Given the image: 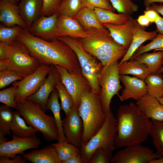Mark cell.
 <instances>
[{
    "mask_svg": "<svg viewBox=\"0 0 163 163\" xmlns=\"http://www.w3.org/2000/svg\"><path fill=\"white\" fill-rule=\"evenodd\" d=\"M17 39L27 46L40 64L59 65L70 73L81 67L75 52L68 44L57 38L45 40L32 35L28 29H23Z\"/></svg>",
    "mask_w": 163,
    "mask_h": 163,
    "instance_id": "obj_1",
    "label": "cell"
},
{
    "mask_svg": "<svg viewBox=\"0 0 163 163\" xmlns=\"http://www.w3.org/2000/svg\"><path fill=\"white\" fill-rule=\"evenodd\" d=\"M116 148L141 144L150 135L151 121L136 104L120 106L117 110Z\"/></svg>",
    "mask_w": 163,
    "mask_h": 163,
    "instance_id": "obj_2",
    "label": "cell"
},
{
    "mask_svg": "<svg viewBox=\"0 0 163 163\" xmlns=\"http://www.w3.org/2000/svg\"><path fill=\"white\" fill-rule=\"evenodd\" d=\"M87 35L79 39L84 49L97 59L103 66L122 59L128 49L117 43L106 28H91L87 31Z\"/></svg>",
    "mask_w": 163,
    "mask_h": 163,
    "instance_id": "obj_3",
    "label": "cell"
},
{
    "mask_svg": "<svg viewBox=\"0 0 163 163\" xmlns=\"http://www.w3.org/2000/svg\"><path fill=\"white\" fill-rule=\"evenodd\" d=\"M78 110L84 126L81 144H85L102 126L107 114L103 111L99 95L91 89L82 93Z\"/></svg>",
    "mask_w": 163,
    "mask_h": 163,
    "instance_id": "obj_4",
    "label": "cell"
},
{
    "mask_svg": "<svg viewBox=\"0 0 163 163\" xmlns=\"http://www.w3.org/2000/svg\"><path fill=\"white\" fill-rule=\"evenodd\" d=\"M17 109L27 123L36 129L46 141L59 140V131L54 117L45 114L36 103L27 99L16 101Z\"/></svg>",
    "mask_w": 163,
    "mask_h": 163,
    "instance_id": "obj_5",
    "label": "cell"
},
{
    "mask_svg": "<svg viewBox=\"0 0 163 163\" xmlns=\"http://www.w3.org/2000/svg\"><path fill=\"white\" fill-rule=\"evenodd\" d=\"M8 46L9 57L7 60L0 61V71H11L24 78L34 73L40 65L27 46L17 39Z\"/></svg>",
    "mask_w": 163,
    "mask_h": 163,
    "instance_id": "obj_6",
    "label": "cell"
},
{
    "mask_svg": "<svg viewBox=\"0 0 163 163\" xmlns=\"http://www.w3.org/2000/svg\"><path fill=\"white\" fill-rule=\"evenodd\" d=\"M68 44L76 53L83 75L89 83L92 91L99 95V79L103 66L96 57L85 51L79 39L68 37L57 38Z\"/></svg>",
    "mask_w": 163,
    "mask_h": 163,
    "instance_id": "obj_7",
    "label": "cell"
},
{
    "mask_svg": "<svg viewBox=\"0 0 163 163\" xmlns=\"http://www.w3.org/2000/svg\"><path fill=\"white\" fill-rule=\"evenodd\" d=\"M116 122L117 119L110 110L107 113L105 122L99 131L86 144H81L80 149L83 163H88L94 152L99 148L112 152L115 149Z\"/></svg>",
    "mask_w": 163,
    "mask_h": 163,
    "instance_id": "obj_8",
    "label": "cell"
},
{
    "mask_svg": "<svg viewBox=\"0 0 163 163\" xmlns=\"http://www.w3.org/2000/svg\"><path fill=\"white\" fill-rule=\"evenodd\" d=\"M119 62H115L103 66L99 79L101 91L99 95L103 112L106 114L110 110V105L113 97L123 87L120 84Z\"/></svg>",
    "mask_w": 163,
    "mask_h": 163,
    "instance_id": "obj_9",
    "label": "cell"
},
{
    "mask_svg": "<svg viewBox=\"0 0 163 163\" xmlns=\"http://www.w3.org/2000/svg\"><path fill=\"white\" fill-rule=\"evenodd\" d=\"M54 66L59 73L60 80L72 96L74 106L78 109L82 92L85 90L91 89L89 83L83 75L81 68L70 73L62 66Z\"/></svg>",
    "mask_w": 163,
    "mask_h": 163,
    "instance_id": "obj_10",
    "label": "cell"
},
{
    "mask_svg": "<svg viewBox=\"0 0 163 163\" xmlns=\"http://www.w3.org/2000/svg\"><path fill=\"white\" fill-rule=\"evenodd\" d=\"M50 69V65L40 64L32 74L12 83V86L18 87L15 95L16 101L26 99L34 94L46 80Z\"/></svg>",
    "mask_w": 163,
    "mask_h": 163,
    "instance_id": "obj_11",
    "label": "cell"
},
{
    "mask_svg": "<svg viewBox=\"0 0 163 163\" xmlns=\"http://www.w3.org/2000/svg\"><path fill=\"white\" fill-rule=\"evenodd\" d=\"M162 157L149 148L141 144L129 145L118 152L111 163H149L152 160Z\"/></svg>",
    "mask_w": 163,
    "mask_h": 163,
    "instance_id": "obj_12",
    "label": "cell"
},
{
    "mask_svg": "<svg viewBox=\"0 0 163 163\" xmlns=\"http://www.w3.org/2000/svg\"><path fill=\"white\" fill-rule=\"evenodd\" d=\"M63 132L66 141L80 148L84 130L82 120L74 105L66 118L62 120Z\"/></svg>",
    "mask_w": 163,
    "mask_h": 163,
    "instance_id": "obj_13",
    "label": "cell"
},
{
    "mask_svg": "<svg viewBox=\"0 0 163 163\" xmlns=\"http://www.w3.org/2000/svg\"><path fill=\"white\" fill-rule=\"evenodd\" d=\"M11 141L0 142V156L13 158L19 154L23 155L27 150L38 148L41 141L36 136L24 138L13 135Z\"/></svg>",
    "mask_w": 163,
    "mask_h": 163,
    "instance_id": "obj_14",
    "label": "cell"
},
{
    "mask_svg": "<svg viewBox=\"0 0 163 163\" xmlns=\"http://www.w3.org/2000/svg\"><path fill=\"white\" fill-rule=\"evenodd\" d=\"M50 66V70L44 83L34 94L26 98L36 103L45 112L48 99L52 91L56 88L60 78L54 66Z\"/></svg>",
    "mask_w": 163,
    "mask_h": 163,
    "instance_id": "obj_15",
    "label": "cell"
},
{
    "mask_svg": "<svg viewBox=\"0 0 163 163\" xmlns=\"http://www.w3.org/2000/svg\"><path fill=\"white\" fill-rule=\"evenodd\" d=\"M120 78L124 88L119 96L121 101L130 98L137 101L147 93L144 80L124 75H120Z\"/></svg>",
    "mask_w": 163,
    "mask_h": 163,
    "instance_id": "obj_16",
    "label": "cell"
},
{
    "mask_svg": "<svg viewBox=\"0 0 163 163\" xmlns=\"http://www.w3.org/2000/svg\"><path fill=\"white\" fill-rule=\"evenodd\" d=\"M86 35V31L75 18L58 14L54 38L68 37L82 39Z\"/></svg>",
    "mask_w": 163,
    "mask_h": 163,
    "instance_id": "obj_17",
    "label": "cell"
},
{
    "mask_svg": "<svg viewBox=\"0 0 163 163\" xmlns=\"http://www.w3.org/2000/svg\"><path fill=\"white\" fill-rule=\"evenodd\" d=\"M58 16L57 13L49 16H40L28 30L35 36L50 41L55 38Z\"/></svg>",
    "mask_w": 163,
    "mask_h": 163,
    "instance_id": "obj_18",
    "label": "cell"
},
{
    "mask_svg": "<svg viewBox=\"0 0 163 163\" xmlns=\"http://www.w3.org/2000/svg\"><path fill=\"white\" fill-rule=\"evenodd\" d=\"M135 20L131 17L122 25H102L108 29L110 35L117 43L128 49L133 37Z\"/></svg>",
    "mask_w": 163,
    "mask_h": 163,
    "instance_id": "obj_19",
    "label": "cell"
},
{
    "mask_svg": "<svg viewBox=\"0 0 163 163\" xmlns=\"http://www.w3.org/2000/svg\"><path fill=\"white\" fill-rule=\"evenodd\" d=\"M0 21L7 27L18 25L24 29L28 28L20 14L18 6L6 0H0Z\"/></svg>",
    "mask_w": 163,
    "mask_h": 163,
    "instance_id": "obj_20",
    "label": "cell"
},
{
    "mask_svg": "<svg viewBox=\"0 0 163 163\" xmlns=\"http://www.w3.org/2000/svg\"><path fill=\"white\" fill-rule=\"evenodd\" d=\"M156 31H147L145 27L140 25L136 20L133 39L126 54L119 62V66L123 62L130 59L137 49L145 42L152 40L158 34Z\"/></svg>",
    "mask_w": 163,
    "mask_h": 163,
    "instance_id": "obj_21",
    "label": "cell"
},
{
    "mask_svg": "<svg viewBox=\"0 0 163 163\" xmlns=\"http://www.w3.org/2000/svg\"><path fill=\"white\" fill-rule=\"evenodd\" d=\"M136 104L149 119L163 120V106L156 98L147 93L137 101Z\"/></svg>",
    "mask_w": 163,
    "mask_h": 163,
    "instance_id": "obj_22",
    "label": "cell"
},
{
    "mask_svg": "<svg viewBox=\"0 0 163 163\" xmlns=\"http://www.w3.org/2000/svg\"><path fill=\"white\" fill-rule=\"evenodd\" d=\"M22 155L27 161L33 163H62L52 144L24 153Z\"/></svg>",
    "mask_w": 163,
    "mask_h": 163,
    "instance_id": "obj_23",
    "label": "cell"
},
{
    "mask_svg": "<svg viewBox=\"0 0 163 163\" xmlns=\"http://www.w3.org/2000/svg\"><path fill=\"white\" fill-rule=\"evenodd\" d=\"M19 1L18 6L20 14L29 28L40 16L42 0H20Z\"/></svg>",
    "mask_w": 163,
    "mask_h": 163,
    "instance_id": "obj_24",
    "label": "cell"
},
{
    "mask_svg": "<svg viewBox=\"0 0 163 163\" xmlns=\"http://www.w3.org/2000/svg\"><path fill=\"white\" fill-rule=\"evenodd\" d=\"M19 111H13V116L11 126V130L13 135L24 138L36 136L38 131L31 126H28L21 117Z\"/></svg>",
    "mask_w": 163,
    "mask_h": 163,
    "instance_id": "obj_25",
    "label": "cell"
},
{
    "mask_svg": "<svg viewBox=\"0 0 163 163\" xmlns=\"http://www.w3.org/2000/svg\"><path fill=\"white\" fill-rule=\"evenodd\" d=\"M119 72L120 75H131L144 80L150 74L144 64L135 59L122 63L119 66Z\"/></svg>",
    "mask_w": 163,
    "mask_h": 163,
    "instance_id": "obj_26",
    "label": "cell"
},
{
    "mask_svg": "<svg viewBox=\"0 0 163 163\" xmlns=\"http://www.w3.org/2000/svg\"><path fill=\"white\" fill-rule=\"evenodd\" d=\"M144 64L150 73H157L163 66V50L143 53L133 59Z\"/></svg>",
    "mask_w": 163,
    "mask_h": 163,
    "instance_id": "obj_27",
    "label": "cell"
},
{
    "mask_svg": "<svg viewBox=\"0 0 163 163\" xmlns=\"http://www.w3.org/2000/svg\"><path fill=\"white\" fill-rule=\"evenodd\" d=\"M59 98L58 92L55 88L51 92L47 101L46 110H50L52 112L58 128L59 140L58 141H66L64 134L62 126V120L60 117L61 106L59 102Z\"/></svg>",
    "mask_w": 163,
    "mask_h": 163,
    "instance_id": "obj_28",
    "label": "cell"
},
{
    "mask_svg": "<svg viewBox=\"0 0 163 163\" xmlns=\"http://www.w3.org/2000/svg\"><path fill=\"white\" fill-rule=\"evenodd\" d=\"M73 18L86 31L93 28L100 29L105 28L99 22L94 10L85 7H82Z\"/></svg>",
    "mask_w": 163,
    "mask_h": 163,
    "instance_id": "obj_29",
    "label": "cell"
},
{
    "mask_svg": "<svg viewBox=\"0 0 163 163\" xmlns=\"http://www.w3.org/2000/svg\"><path fill=\"white\" fill-rule=\"evenodd\" d=\"M99 22L102 24H109L121 25L126 23L131 16L122 13L117 14L107 10L95 8L94 9Z\"/></svg>",
    "mask_w": 163,
    "mask_h": 163,
    "instance_id": "obj_30",
    "label": "cell"
},
{
    "mask_svg": "<svg viewBox=\"0 0 163 163\" xmlns=\"http://www.w3.org/2000/svg\"><path fill=\"white\" fill-rule=\"evenodd\" d=\"M144 81L148 94L157 99L163 96V76L161 73H150Z\"/></svg>",
    "mask_w": 163,
    "mask_h": 163,
    "instance_id": "obj_31",
    "label": "cell"
},
{
    "mask_svg": "<svg viewBox=\"0 0 163 163\" xmlns=\"http://www.w3.org/2000/svg\"><path fill=\"white\" fill-rule=\"evenodd\" d=\"M150 135L158 154L163 157V120H151Z\"/></svg>",
    "mask_w": 163,
    "mask_h": 163,
    "instance_id": "obj_32",
    "label": "cell"
},
{
    "mask_svg": "<svg viewBox=\"0 0 163 163\" xmlns=\"http://www.w3.org/2000/svg\"><path fill=\"white\" fill-rule=\"evenodd\" d=\"M52 145L55 149L62 163L81 153L80 148L66 141H58L57 143Z\"/></svg>",
    "mask_w": 163,
    "mask_h": 163,
    "instance_id": "obj_33",
    "label": "cell"
},
{
    "mask_svg": "<svg viewBox=\"0 0 163 163\" xmlns=\"http://www.w3.org/2000/svg\"><path fill=\"white\" fill-rule=\"evenodd\" d=\"M61 102V108L66 115L68 114L74 105L73 99L60 80H58L56 87Z\"/></svg>",
    "mask_w": 163,
    "mask_h": 163,
    "instance_id": "obj_34",
    "label": "cell"
},
{
    "mask_svg": "<svg viewBox=\"0 0 163 163\" xmlns=\"http://www.w3.org/2000/svg\"><path fill=\"white\" fill-rule=\"evenodd\" d=\"M10 108L4 104L0 106V133L4 136L11 135L13 111Z\"/></svg>",
    "mask_w": 163,
    "mask_h": 163,
    "instance_id": "obj_35",
    "label": "cell"
},
{
    "mask_svg": "<svg viewBox=\"0 0 163 163\" xmlns=\"http://www.w3.org/2000/svg\"><path fill=\"white\" fill-rule=\"evenodd\" d=\"M83 7L81 0H62L56 13L74 18Z\"/></svg>",
    "mask_w": 163,
    "mask_h": 163,
    "instance_id": "obj_36",
    "label": "cell"
},
{
    "mask_svg": "<svg viewBox=\"0 0 163 163\" xmlns=\"http://www.w3.org/2000/svg\"><path fill=\"white\" fill-rule=\"evenodd\" d=\"M112 6L119 13L131 16L138 11V6L132 0H109Z\"/></svg>",
    "mask_w": 163,
    "mask_h": 163,
    "instance_id": "obj_37",
    "label": "cell"
},
{
    "mask_svg": "<svg viewBox=\"0 0 163 163\" xmlns=\"http://www.w3.org/2000/svg\"><path fill=\"white\" fill-rule=\"evenodd\" d=\"M23 28L16 25L7 27L0 24V41L7 44L12 43L17 38Z\"/></svg>",
    "mask_w": 163,
    "mask_h": 163,
    "instance_id": "obj_38",
    "label": "cell"
},
{
    "mask_svg": "<svg viewBox=\"0 0 163 163\" xmlns=\"http://www.w3.org/2000/svg\"><path fill=\"white\" fill-rule=\"evenodd\" d=\"M155 50L154 51L163 50V35L158 34L149 43L145 45H142L132 55L129 60H133L136 56L143 53Z\"/></svg>",
    "mask_w": 163,
    "mask_h": 163,
    "instance_id": "obj_39",
    "label": "cell"
},
{
    "mask_svg": "<svg viewBox=\"0 0 163 163\" xmlns=\"http://www.w3.org/2000/svg\"><path fill=\"white\" fill-rule=\"evenodd\" d=\"M17 87L12 86L0 91V102L10 108L17 110V105L15 95Z\"/></svg>",
    "mask_w": 163,
    "mask_h": 163,
    "instance_id": "obj_40",
    "label": "cell"
},
{
    "mask_svg": "<svg viewBox=\"0 0 163 163\" xmlns=\"http://www.w3.org/2000/svg\"><path fill=\"white\" fill-rule=\"evenodd\" d=\"M112 151L104 148H99L94 151L88 163H111Z\"/></svg>",
    "mask_w": 163,
    "mask_h": 163,
    "instance_id": "obj_41",
    "label": "cell"
},
{
    "mask_svg": "<svg viewBox=\"0 0 163 163\" xmlns=\"http://www.w3.org/2000/svg\"><path fill=\"white\" fill-rule=\"evenodd\" d=\"M24 78L16 73L7 70L0 71V89H3L11 83Z\"/></svg>",
    "mask_w": 163,
    "mask_h": 163,
    "instance_id": "obj_42",
    "label": "cell"
},
{
    "mask_svg": "<svg viewBox=\"0 0 163 163\" xmlns=\"http://www.w3.org/2000/svg\"><path fill=\"white\" fill-rule=\"evenodd\" d=\"M83 7L94 10L99 8L115 12L116 10L112 6L109 0H81Z\"/></svg>",
    "mask_w": 163,
    "mask_h": 163,
    "instance_id": "obj_43",
    "label": "cell"
},
{
    "mask_svg": "<svg viewBox=\"0 0 163 163\" xmlns=\"http://www.w3.org/2000/svg\"><path fill=\"white\" fill-rule=\"evenodd\" d=\"M62 0H42L40 16H49L57 12Z\"/></svg>",
    "mask_w": 163,
    "mask_h": 163,
    "instance_id": "obj_44",
    "label": "cell"
},
{
    "mask_svg": "<svg viewBox=\"0 0 163 163\" xmlns=\"http://www.w3.org/2000/svg\"><path fill=\"white\" fill-rule=\"evenodd\" d=\"M26 161L20 154L13 158L0 156V163H24Z\"/></svg>",
    "mask_w": 163,
    "mask_h": 163,
    "instance_id": "obj_45",
    "label": "cell"
},
{
    "mask_svg": "<svg viewBox=\"0 0 163 163\" xmlns=\"http://www.w3.org/2000/svg\"><path fill=\"white\" fill-rule=\"evenodd\" d=\"M144 14L148 18L150 23H155L159 15L150 6L145 7V10L144 11Z\"/></svg>",
    "mask_w": 163,
    "mask_h": 163,
    "instance_id": "obj_46",
    "label": "cell"
},
{
    "mask_svg": "<svg viewBox=\"0 0 163 163\" xmlns=\"http://www.w3.org/2000/svg\"><path fill=\"white\" fill-rule=\"evenodd\" d=\"M9 56L8 44L0 42V61L8 59Z\"/></svg>",
    "mask_w": 163,
    "mask_h": 163,
    "instance_id": "obj_47",
    "label": "cell"
},
{
    "mask_svg": "<svg viewBox=\"0 0 163 163\" xmlns=\"http://www.w3.org/2000/svg\"><path fill=\"white\" fill-rule=\"evenodd\" d=\"M155 23L156 27V31L158 34L163 35V18L159 15Z\"/></svg>",
    "mask_w": 163,
    "mask_h": 163,
    "instance_id": "obj_48",
    "label": "cell"
},
{
    "mask_svg": "<svg viewBox=\"0 0 163 163\" xmlns=\"http://www.w3.org/2000/svg\"><path fill=\"white\" fill-rule=\"evenodd\" d=\"M136 21L140 25L144 27L149 26L150 23L148 18L144 14L139 15Z\"/></svg>",
    "mask_w": 163,
    "mask_h": 163,
    "instance_id": "obj_49",
    "label": "cell"
},
{
    "mask_svg": "<svg viewBox=\"0 0 163 163\" xmlns=\"http://www.w3.org/2000/svg\"><path fill=\"white\" fill-rule=\"evenodd\" d=\"M62 163H83L81 154L64 161Z\"/></svg>",
    "mask_w": 163,
    "mask_h": 163,
    "instance_id": "obj_50",
    "label": "cell"
},
{
    "mask_svg": "<svg viewBox=\"0 0 163 163\" xmlns=\"http://www.w3.org/2000/svg\"><path fill=\"white\" fill-rule=\"evenodd\" d=\"M150 6L158 14L163 16V4L157 5L155 3H153L151 4Z\"/></svg>",
    "mask_w": 163,
    "mask_h": 163,
    "instance_id": "obj_51",
    "label": "cell"
},
{
    "mask_svg": "<svg viewBox=\"0 0 163 163\" xmlns=\"http://www.w3.org/2000/svg\"><path fill=\"white\" fill-rule=\"evenodd\" d=\"M155 2L163 3V0H144L143 3L146 7L151 6L152 4Z\"/></svg>",
    "mask_w": 163,
    "mask_h": 163,
    "instance_id": "obj_52",
    "label": "cell"
},
{
    "mask_svg": "<svg viewBox=\"0 0 163 163\" xmlns=\"http://www.w3.org/2000/svg\"><path fill=\"white\" fill-rule=\"evenodd\" d=\"M149 163H163V157L154 159L151 161Z\"/></svg>",
    "mask_w": 163,
    "mask_h": 163,
    "instance_id": "obj_53",
    "label": "cell"
},
{
    "mask_svg": "<svg viewBox=\"0 0 163 163\" xmlns=\"http://www.w3.org/2000/svg\"><path fill=\"white\" fill-rule=\"evenodd\" d=\"M2 134L0 133V142L7 141L8 139Z\"/></svg>",
    "mask_w": 163,
    "mask_h": 163,
    "instance_id": "obj_54",
    "label": "cell"
},
{
    "mask_svg": "<svg viewBox=\"0 0 163 163\" xmlns=\"http://www.w3.org/2000/svg\"><path fill=\"white\" fill-rule=\"evenodd\" d=\"M9 2L14 5H17V0H6Z\"/></svg>",
    "mask_w": 163,
    "mask_h": 163,
    "instance_id": "obj_55",
    "label": "cell"
},
{
    "mask_svg": "<svg viewBox=\"0 0 163 163\" xmlns=\"http://www.w3.org/2000/svg\"><path fill=\"white\" fill-rule=\"evenodd\" d=\"M157 99L160 103L163 106V96Z\"/></svg>",
    "mask_w": 163,
    "mask_h": 163,
    "instance_id": "obj_56",
    "label": "cell"
},
{
    "mask_svg": "<svg viewBox=\"0 0 163 163\" xmlns=\"http://www.w3.org/2000/svg\"><path fill=\"white\" fill-rule=\"evenodd\" d=\"M163 73V66L158 71L157 73Z\"/></svg>",
    "mask_w": 163,
    "mask_h": 163,
    "instance_id": "obj_57",
    "label": "cell"
},
{
    "mask_svg": "<svg viewBox=\"0 0 163 163\" xmlns=\"http://www.w3.org/2000/svg\"><path fill=\"white\" fill-rule=\"evenodd\" d=\"M20 0H17L18 2H19Z\"/></svg>",
    "mask_w": 163,
    "mask_h": 163,
    "instance_id": "obj_58",
    "label": "cell"
},
{
    "mask_svg": "<svg viewBox=\"0 0 163 163\" xmlns=\"http://www.w3.org/2000/svg\"><path fill=\"white\" fill-rule=\"evenodd\" d=\"M132 1H136V0H132Z\"/></svg>",
    "mask_w": 163,
    "mask_h": 163,
    "instance_id": "obj_59",
    "label": "cell"
}]
</instances>
